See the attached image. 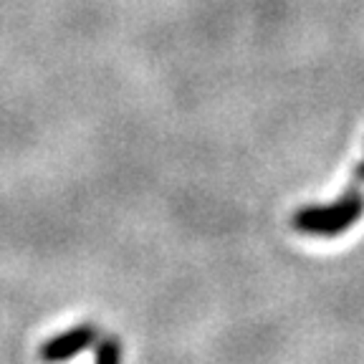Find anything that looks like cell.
<instances>
[{
  "label": "cell",
  "mask_w": 364,
  "mask_h": 364,
  "mask_svg": "<svg viewBox=\"0 0 364 364\" xmlns=\"http://www.w3.org/2000/svg\"><path fill=\"white\" fill-rule=\"evenodd\" d=\"M97 339H99V334L91 324L74 326V329H68V331H63V334L46 341L43 347H41L38 357L46 359V362H61V359H68V357H74V354L84 352V349L94 347Z\"/></svg>",
  "instance_id": "obj_2"
},
{
  "label": "cell",
  "mask_w": 364,
  "mask_h": 364,
  "mask_svg": "<svg viewBox=\"0 0 364 364\" xmlns=\"http://www.w3.org/2000/svg\"><path fill=\"white\" fill-rule=\"evenodd\" d=\"M364 213V195L359 190L349 188L339 200L331 205H311V208H301L291 218V225L299 233L316 235V238H334V235L344 233L359 215Z\"/></svg>",
  "instance_id": "obj_1"
},
{
  "label": "cell",
  "mask_w": 364,
  "mask_h": 364,
  "mask_svg": "<svg viewBox=\"0 0 364 364\" xmlns=\"http://www.w3.org/2000/svg\"><path fill=\"white\" fill-rule=\"evenodd\" d=\"M94 359L102 364H114L122 359V344L114 336H104L102 341H97V349H94Z\"/></svg>",
  "instance_id": "obj_3"
}]
</instances>
